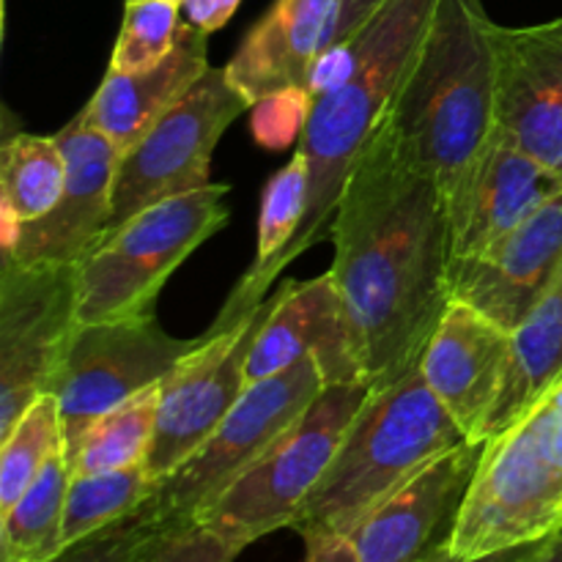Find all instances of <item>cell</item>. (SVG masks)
<instances>
[{
    "label": "cell",
    "instance_id": "obj_35",
    "mask_svg": "<svg viewBox=\"0 0 562 562\" xmlns=\"http://www.w3.org/2000/svg\"><path fill=\"white\" fill-rule=\"evenodd\" d=\"M384 0H340L338 5V20H335L333 38H329V49L338 47V44L349 42L368 20L379 11Z\"/></svg>",
    "mask_w": 562,
    "mask_h": 562
},
{
    "label": "cell",
    "instance_id": "obj_22",
    "mask_svg": "<svg viewBox=\"0 0 562 562\" xmlns=\"http://www.w3.org/2000/svg\"><path fill=\"white\" fill-rule=\"evenodd\" d=\"M562 379V278L510 329L503 393L486 426V442L525 417Z\"/></svg>",
    "mask_w": 562,
    "mask_h": 562
},
{
    "label": "cell",
    "instance_id": "obj_19",
    "mask_svg": "<svg viewBox=\"0 0 562 562\" xmlns=\"http://www.w3.org/2000/svg\"><path fill=\"white\" fill-rule=\"evenodd\" d=\"M338 5L340 0H274L247 31L225 71L250 108L289 88H311L329 49Z\"/></svg>",
    "mask_w": 562,
    "mask_h": 562
},
{
    "label": "cell",
    "instance_id": "obj_26",
    "mask_svg": "<svg viewBox=\"0 0 562 562\" xmlns=\"http://www.w3.org/2000/svg\"><path fill=\"white\" fill-rule=\"evenodd\" d=\"M159 384L104 412L80 434L75 445L64 448L71 477L124 470L146 461L157 428Z\"/></svg>",
    "mask_w": 562,
    "mask_h": 562
},
{
    "label": "cell",
    "instance_id": "obj_14",
    "mask_svg": "<svg viewBox=\"0 0 562 562\" xmlns=\"http://www.w3.org/2000/svg\"><path fill=\"white\" fill-rule=\"evenodd\" d=\"M486 442L434 459L349 532L362 562H426L450 552Z\"/></svg>",
    "mask_w": 562,
    "mask_h": 562
},
{
    "label": "cell",
    "instance_id": "obj_28",
    "mask_svg": "<svg viewBox=\"0 0 562 562\" xmlns=\"http://www.w3.org/2000/svg\"><path fill=\"white\" fill-rule=\"evenodd\" d=\"M58 448H64L58 398L44 393L0 439V514L33 486Z\"/></svg>",
    "mask_w": 562,
    "mask_h": 562
},
{
    "label": "cell",
    "instance_id": "obj_20",
    "mask_svg": "<svg viewBox=\"0 0 562 562\" xmlns=\"http://www.w3.org/2000/svg\"><path fill=\"white\" fill-rule=\"evenodd\" d=\"M209 33L181 22L176 47L157 66L135 75L108 69L91 102L80 110L82 121L102 132L119 151H130L198 80L209 71Z\"/></svg>",
    "mask_w": 562,
    "mask_h": 562
},
{
    "label": "cell",
    "instance_id": "obj_9",
    "mask_svg": "<svg viewBox=\"0 0 562 562\" xmlns=\"http://www.w3.org/2000/svg\"><path fill=\"white\" fill-rule=\"evenodd\" d=\"M245 110H250V102L228 80L225 66H209L206 75L130 151L121 154L110 234L154 203L212 184L209 165L214 146Z\"/></svg>",
    "mask_w": 562,
    "mask_h": 562
},
{
    "label": "cell",
    "instance_id": "obj_25",
    "mask_svg": "<svg viewBox=\"0 0 562 562\" xmlns=\"http://www.w3.org/2000/svg\"><path fill=\"white\" fill-rule=\"evenodd\" d=\"M307 190H311V162L305 151L296 148L289 165L278 170L263 187L261 198V217H258V247L252 267L241 274L236 289L231 291L228 302L220 311V316H239V313L256 307V285L261 274L267 272L269 263L291 245V239L300 231L307 209Z\"/></svg>",
    "mask_w": 562,
    "mask_h": 562
},
{
    "label": "cell",
    "instance_id": "obj_24",
    "mask_svg": "<svg viewBox=\"0 0 562 562\" xmlns=\"http://www.w3.org/2000/svg\"><path fill=\"white\" fill-rule=\"evenodd\" d=\"M66 184L58 137L14 132L0 151V231L44 217Z\"/></svg>",
    "mask_w": 562,
    "mask_h": 562
},
{
    "label": "cell",
    "instance_id": "obj_2",
    "mask_svg": "<svg viewBox=\"0 0 562 562\" xmlns=\"http://www.w3.org/2000/svg\"><path fill=\"white\" fill-rule=\"evenodd\" d=\"M437 3L439 0H384L349 42L322 55L311 82L313 108L296 146L311 162L305 220L291 245L258 280V300H267L269 285L291 261L329 239L351 168L387 115L426 38Z\"/></svg>",
    "mask_w": 562,
    "mask_h": 562
},
{
    "label": "cell",
    "instance_id": "obj_36",
    "mask_svg": "<svg viewBox=\"0 0 562 562\" xmlns=\"http://www.w3.org/2000/svg\"><path fill=\"white\" fill-rule=\"evenodd\" d=\"M521 562H562V532L541 543H532Z\"/></svg>",
    "mask_w": 562,
    "mask_h": 562
},
{
    "label": "cell",
    "instance_id": "obj_21",
    "mask_svg": "<svg viewBox=\"0 0 562 562\" xmlns=\"http://www.w3.org/2000/svg\"><path fill=\"white\" fill-rule=\"evenodd\" d=\"M558 192H562L560 176L536 162L497 130L464 214L453 231L450 272L461 263L486 256Z\"/></svg>",
    "mask_w": 562,
    "mask_h": 562
},
{
    "label": "cell",
    "instance_id": "obj_12",
    "mask_svg": "<svg viewBox=\"0 0 562 562\" xmlns=\"http://www.w3.org/2000/svg\"><path fill=\"white\" fill-rule=\"evenodd\" d=\"M77 327V267L0 263V439L49 393Z\"/></svg>",
    "mask_w": 562,
    "mask_h": 562
},
{
    "label": "cell",
    "instance_id": "obj_18",
    "mask_svg": "<svg viewBox=\"0 0 562 562\" xmlns=\"http://www.w3.org/2000/svg\"><path fill=\"white\" fill-rule=\"evenodd\" d=\"M508 351V329L459 300L448 307L423 351V376L467 442H486V426L503 393Z\"/></svg>",
    "mask_w": 562,
    "mask_h": 562
},
{
    "label": "cell",
    "instance_id": "obj_13",
    "mask_svg": "<svg viewBox=\"0 0 562 562\" xmlns=\"http://www.w3.org/2000/svg\"><path fill=\"white\" fill-rule=\"evenodd\" d=\"M55 137L66 154L58 203L33 223L0 231L3 258L22 267H80L110 234L119 146L88 126L80 113Z\"/></svg>",
    "mask_w": 562,
    "mask_h": 562
},
{
    "label": "cell",
    "instance_id": "obj_3",
    "mask_svg": "<svg viewBox=\"0 0 562 562\" xmlns=\"http://www.w3.org/2000/svg\"><path fill=\"white\" fill-rule=\"evenodd\" d=\"M483 0H439L384 124L459 225L497 121V47Z\"/></svg>",
    "mask_w": 562,
    "mask_h": 562
},
{
    "label": "cell",
    "instance_id": "obj_17",
    "mask_svg": "<svg viewBox=\"0 0 562 562\" xmlns=\"http://www.w3.org/2000/svg\"><path fill=\"white\" fill-rule=\"evenodd\" d=\"M560 278L562 192L497 241L486 256L450 272L453 300L467 302L508 333L519 327L521 318Z\"/></svg>",
    "mask_w": 562,
    "mask_h": 562
},
{
    "label": "cell",
    "instance_id": "obj_30",
    "mask_svg": "<svg viewBox=\"0 0 562 562\" xmlns=\"http://www.w3.org/2000/svg\"><path fill=\"white\" fill-rule=\"evenodd\" d=\"M181 14V0H126L124 25L108 69L135 75L168 58L184 22Z\"/></svg>",
    "mask_w": 562,
    "mask_h": 562
},
{
    "label": "cell",
    "instance_id": "obj_23",
    "mask_svg": "<svg viewBox=\"0 0 562 562\" xmlns=\"http://www.w3.org/2000/svg\"><path fill=\"white\" fill-rule=\"evenodd\" d=\"M71 470L64 448L53 453L33 486L0 514V562H49L64 541Z\"/></svg>",
    "mask_w": 562,
    "mask_h": 562
},
{
    "label": "cell",
    "instance_id": "obj_16",
    "mask_svg": "<svg viewBox=\"0 0 562 562\" xmlns=\"http://www.w3.org/2000/svg\"><path fill=\"white\" fill-rule=\"evenodd\" d=\"M302 357H313L318 362L324 387L368 384L338 285L329 272L307 283H280L278 302L247 357V384L274 376Z\"/></svg>",
    "mask_w": 562,
    "mask_h": 562
},
{
    "label": "cell",
    "instance_id": "obj_27",
    "mask_svg": "<svg viewBox=\"0 0 562 562\" xmlns=\"http://www.w3.org/2000/svg\"><path fill=\"white\" fill-rule=\"evenodd\" d=\"M157 488L159 481L148 472L146 461L124 470L71 477L64 514L66 547L135 514L157 494Z\"/></svg>",
    "mask_w": 562,
    "mask_h": 562
},
{
    "label": "cell",
    "instance_id": "obj_38",
    "mask_svg": "<svg viewBox=\"0 0 562 562\" xmlns=\"http://www.w3.org/2000/svg\"><path fill=\"white\" fill-rule=\"evenodd\" d=\"M181 3H184V0H181Z\"/></svg>",
    "mask_w": 562,
    "mask_h": 562
},
{
    "label": "cell",
    "instance_id": "obj_32",
    "mask_svg": "<svg viewBox=\"0 0 562 562\" xmlns=\"http://www.w3.org/2000/svg\"><path fill=\"white\" fill-rule=\"evenodd\" d=\"M245 543L209 525H190L170 536L148 562H234Z\"/></svg>",
    "mask_w": 562,
    "mask_h": 562
},
{
    "label": "cell",
    "instance_id": "obj_15",
    "mask_svg": "<svg viewBox=\"0 0 562 562\" xmlns=\"http://www.w3.org/2000/svg\"><path fill=\"white\" fill-rule=\"evenodd\" d=\"M494 47L499 132L562 179V16L494 25Z\"/></svg>",
    "mask_w": 562,
    "mask_h": 562
},
{
    "label": "cell",
    "instance_id": "obj_6",
    "mask_svg": "<svg viewBox=\"0 0 562 562\" xmlns=\"http://www.w3.org/2000/svg\"><path fill=\"white\" fill-rule=\"evenodd\" d=\"M228 184L154 203L115 228L77 267V322L151 316L159 291L192 250L228 225Z\"/></svg>",
    "mask_w": 562,
    "mask_h": 562
},
{
    "label": "cell",
    "instance_id": "obj_10",
    "mask_svg": "<svg viewBox=\"0 0 562 562\" xmlns=\"http://www.w3.org/2000/svg\"><path fill=\"white\" fill-rule=\"evenodd\" d=\"M278 302V291L239 316H217L201 344L162 379L146 467L157 481L179 470L247 390V357Z\"/></svg>",
    "mask_w": 562,
    "mask_h": 562
},
{
    "label": "cell",
    "instance_id": "obj_4",
    "mask_svg": "<svg viewBox=\"0 0 562 562\" xmlns=\"http://www.w3.org/2000/svg\"><path fill=\"white\" fill-rule=\"evenodd\" d=\"M464 442V431L417 366L398 382L371 390L291 530L349 536L390 494Z\"/></svg>",
    "mask_w": 562,
    "mask_h": 562
},
{
    "label": "cell",
    "instance_id": "obj_37",
    "mask_svg": "<svg viewBox=\"0 0 562 562\" xmlns=\"http://www.w3.org/2000/svg\"><path fill=\"white\" fill-rule=\"evenodd\" d=\"M527 549H530V547L510 549V552H499V554H492V558H483V560H464V558H456V554H450V552H442V554H437V558H431L426 562H521V560H525Z\"/></svg>",
    "mask_w": 562,
    "mask_h": 562
},
{
    "label": "cell",
    "instance_id": "obj_29",
    "mask_svg": "<svg viewBox=\"0 0 562 562\" xmlns=\"http://www.w3.org/2000/svg\"><path fill=\"white\" fill-rule=\"evenodd\" d=\"M179 530L184 527H176L151 497L126 519L64 547L49 562H148Z\"/></svg>",
    "mask_w": 562,
    "mask_h": 562
},
{
    "label": "cell",
    "instance_id": "obj_11",
    "mask_svg": "<svg viewBox=\"0 0 562 562\" xmlns=\"http://www.w3.org/2000/svg\"><path fill=\"white\" fill-rule=\"evenodd\" d=\"M201 338H173L157 316L80 324L49 393L58 398L64 448L104 412L162 382Z\"/></svg>",
    "mask_w": 562,
    "mask_h": 562
},
{
    "label": "cell",
    "instance_id": "obj_5",
    "mask_svg": "<svg viewBox=\"0 0 562 562\" xmlns=\"http://www.w3.org/2000/svg\"><path fill=\"white\" fill-rule=\"evenodd\" d=\"M562 532V379L488 439L450 554L483 560Z\"/></svg>",
    "mask_w": 562,
    "mask_h": 562
},
{
    "label": "cell",
    "instance_id": "obj_34",
    "mask_svg": "<svg viewBox=\"0 0 562 562\" xmlns=\"http://www.w3.org/2000/svg\"><path fill=\"white\" fill-rule=\"evenodd\" d=\"M239 3L241 0H184L181 9H184V20L190 25H195L203 33H214L228 25Z\"/></svg>",
    "mask_w": 562,
    "mask_h": 562
},
{
    "label": "cell",
    "instance_id": "obj_8",
    "mask_svg": "<svg viewBox=\"0 0 562 562\" xmlns=\"http://www.w3.org/2000/svg\"><path fill=\"white\" fill-rule=\"evenodd\" d=\"M322 390L324 376L313 357H302L285 371L247 384L217 431L179 470L159 481L154 497L162 514L176 527L195 525L198 516L311 409Z\"/></svg>",
    "mask_w": 562,
    "mask_h": 562
},
{
    "label": "cell",
    "instance_id": "obj_7",
    "mask_svg": "<svg viewBox=\"0 0 562 562\" xmlns=\"http://www.w3.org/2000/svg\"><path fill=\"white\" fill-rule=\"evenodd\" d=\"M371 390L368 384L324 387L311 409L263 453L261 461L225 488L198 516L195 525L214 527L245 547L294 525Z\"/></svg>",
    "mask_w": 562,
    "mask_h": 562
},
{
    "label": "cell",
    "instance_id": "obj_1",
    "mask_svg": "<svg viewBox=\"0 0 562 562\" xmlns=\"http://www.w3.org/2000/svg\"><path fill=\"white\" fill-rule=\"evenodd\" d=\"M329 239V274L373 390L415 371L453 305V225L437 181L379 124L351 168Z\"/></svg>",
    "mask_w": 562,
    "mask_h": 562
},
{
    "label": "cell",
    "instance_id": "obj_33",
    "mask_svg": "<svg viewBox=\"0 0 562 562\" xmlns=\"http://www.w3.org/2000/svg\"><path fill=\"white\" fill-rule=\"evenodd\" d=\"M305 562H362L355 541L346 532H305Z\"/></svg>",
    "mask_w": 562,
    "mask_h": 562
},
{
    "label": "cell",
    "instance_id": "obj_31",
    "mask_svg": "<svg viewBox=\"0 0 562 562\" xmlns=\"http://www.w3.org/2000/svg\"><path fill=\"white\" fill-rule=\"evenodd\" d=\"M311 108V88H289V91L272 93L252 104V135L263 148H272V151L285 148L294 137H302Z\"/></svg>",
    "mask_w": 562,
    "mask_h": 562
}]
</instances>
